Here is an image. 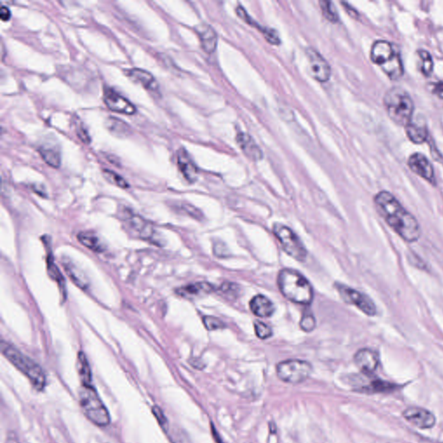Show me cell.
Here are the masks:
<instances>
[{
	"mask_svg": "<svg viewBox=\"0 0 443 443\" xmlns=\"http://www.w3.org/2000/svg\"><path fill=\"white\" fill-rule=\"evenodd\" d=\"M77 135H78V137H79L80 140L82 142H84L86 144H89V142H90L89 135H88L85 128H83V127H81V128L77 129Z\"/></svg>",
	"mask_w": 443,
	"mask_h": 443,
	"instance_id": "38",
	"label": "cell"
},
{
	"mask_svg": "<svg viewBox=\"0 0 443 443\" xmlns=\"http://www.w3.org/2000/svg\"><path fill=\"white\" fill-rule=\"evenodd\" d=\"M152 413L154 414L155 417H156V419L158 420V424H160V425H164V424H166L167 423V420H166V418L164 416V414L161 411V409L158 406H153L152 407Z\"/></svg>",
	"mask_w": 443,
	"mask_h": 443,
	"instance_id": "37",
	"label": "cell"
},
{
	"mask_svg": "<svg viewBox=\"0 0 443 443\" xmlns=\"http://www.w3.org/2000/svg\"><path fill=\"white\" fill-rule=\"evenodd\" d=\"M408 164L415 173L424 177V179L429 181L431 184H436L433 166L424 155L421 153L411 155L408 161Z\"/></svg>",
	"mask_w": 443,
	"mask_h": 443,
	"instance_id": "13",
	"label": "cell"
},
{
	"mask_svg": "<svg viewBox=\"0 0 443 443\" xmlns=\"http://www.w3.org/2000/svg\"><path fill=\"white\" fill-rule=\"evenodd\" d=\"M273 231L286 253L299 262H305L307 257V251L300 239L291 229L281 223H275Z\"/></svg>",
	"mask_w": 443,
	"mask_h": 443,
	"instance_id": "7",
	"label": "cell"
},
{
	"mask_svg": "<svg viewBox=\"0 0 443 443\" xmlns=\"http://www.w3.org/2000/svg\"><path fill=\"white\" fill-rule=\"evenodd\" d=\"M79 401L83 413L93 424L100 427H105L110 424L109 411L92 386L82 385L79 390Z\"/></svg>",
	"mask_w": 443,
	"mask_h": 443,
	"instance_id": "6",
	"label": "cell"
},
{
	"mask_svg": "<svg viewBox=\"0 0 443 443\" xmlns=\"http://www.w3.org/2000/svg\"><path fill=\"white\" fill-rule=\"evenodd\" d=\"M213 435L214 436H215V439H216V441H217V443H223V442L221 441L219 436H217V434H216V432H215V430H213Z\"/></svg>",
	"mask_w": 443,
	"mask_h": 443,
	"instance_id": "41",
	"label": "cell"
},
{
	"mask_svg": "<svg viewBox=\"0 0 443 443\" xmlns=\"http://www.w3.org/2000/svg\"><path fill=\"white\" fill-rule=\"evenodd\" d=\"M104 102L109 109L116 113L131 115L136 112V108L132 102L119 95L118 93L115 92L113 89L106 90Z\"/></svg>",
	"mask_w": 443,
	"mask_h": 443,
	"instance_id": "12",
	"label": "cell"
},
{
	"mask_svg": "<svg viewBox=\"0 0 443 443\" xmlns=\"http://www.w3.org/2000/svg\"><path fill=\"white\" fill-rule=\"evenodd\" d=\"M78 371H79L80 378L82 380V385L92 386V374L89 366L88 359L86 358V355L83 352H79L78 355Z\"/></svg>",
	"mask_w": 443,
	"mask_h": 443,
	"instance_id": "27",
	"label": "cell"
},
{
	"mask_svg": "<svg viewBox=\"0 0 443 443\" xmlns=\"http://www.w3.org/2000/svg\"><path fill=\"white\" fill-rule=\"evenodd\" d=\"M47 267H48V273L49 276L57 282L59 285L60 289L63 291V295H65V282L64 278L62 276V274L60 272L59 269L55 265V263L53 262L52 256L49 254L47 258Z\"/></svg>",
	"mask_w": 443,
	"mask_h": 443,
	"instance_id": "28",
	"label": "cell"
},
{
	"mask_svg": "<svg viewBox=\"0 0 443 443\" xmlns=\"http://www.w3.org/2000/svg\"><path fill=\"white\" fill-rule=\"evenodd\" d=\"M250 305L254 314L261 318L270 317L275 312V305L272 301L262 295L255 296L251 299Z\"/></svg>",
	"mask_w": 443,
	"mask_h": 443,
	"instance_id": "20",
	"label": "cell"
},
{
	"mask_svg": "<svg viewBox=\"0 0 443 443\" xmlns=\"http://www.w3.org/2000/svg\"><path fill=\"white\" fill-rule=\"evenodd\" d=\"M336 288L340 294L342 299L349 304L354 305L368 316H374L377 313V307L369 296L358 292L355 289L341 284H337Z\"/></svg>",
	"mask_w": 443,
	"mask_h": 443,
	"instance_id": "9",
	"label": "cell"
},
{
	"mask_svg": "<svg viewBox=\"0 0 443 443\" xmlns=\"http://www.w3.org/2000/svg\"><path fill=\"white\" fill-rule=\"evenodd\" d=\"M396 385L383 380H375L368 387L365 388L366 391L370 392H387L393 391Z\"/></svg>",
	"mask_w": 443,
	"mask_h": 443,
	"instance_id": "31",
	"label": "cell"
},
{
	"mask_svg": "<svg viewBox=\"0 0 443 443\" xmlns=\"http://www.w3.org/2000/svg\"><path fill=\"white\" fill-rule=\"evenodd\" d=\"M355 364L366 374L376 371L379 364V357L376 351L371 349H361L355 354Z\"/></svg>",
	"mask_w": 443,
	"mask_h": 443,
	"instance_id": "15",
	"label": "cell"
},
{
	"mask_svg": "<svg viewBox=\"0 0 443 443\" xmlns=\"http://www.w3.org/2000/svg\"><path fill=\"white\" fill-rule=\"evenodd\" d=\"M63 266H64L66 272L70 277V279L72 280L73 283L78 286L80 289H87V287L89 286V283L85 279L83 274L80 271L79 269H77L69 261H67L66 263H63Z\"/></svg>",
	"mask_w": 443,
	"mask_h": 443,
	"instance_id": "26",
	"label": "cell"
},
{
	"mask_svg": "<svg viewBox=\"0 0 443 443\" xmlns=\"http://www.w3.org/2000/svg\"><path fill=\"white\" fill-rule=\"evenodd\" d=\"M307 56L313 76L318 82H327L331 76V68L325 58L314 49H309Z\"/></svg>",
	"mask_w": 443,
	"mask_h": 443,
	"instance_id": "14",
	"label": "cell"
},
{
	"mask_svg": "<svg viewBox=\"0 0 443 443\" xmlns=\"http://www.w3.org/2000/svg\"><path fill=\"white\" fill-rule=\"evenodd\" d=\"M278 285L283 296L290 301L309 305L313 299V290L301 274L292 269H283L278 276Z\"/></svg>",
	"mask_w": 443,
	"mask_h": 443,
	"instance_id": "2",
	"label": "cell"
},
{
	"mask_svg": "<svg viewBox=\"0 0 443 443\" xmlns=\"http://www.w3.org/2000/svg\"><path fill=\"white\" fill-rule=\"evenodd\" d=\"M1 351L17 370L29 378L36 390L43 391L46 385V377L43 369L36 362L5 342L2 341Z\"/></svg>",
	"mask_w": 443,
	"mask_h": 443,
	"instance_id": "3",
	"label": "cell"
},
{
	"mask_svg": "<svg viewBox=\"0 0 443 443\" xmlns=\"http://www.w3.org/2000/svg\"><path fill=\"white\" fill-rule=\"evenodd\" d=\"M418 56L421 60V70L425 76H430L433 71V59L430 53L426 50H418Z\"/></svg>",
	"mask_w": 443,
	"mask_h": 443,
	"instance_id": "29",
	"label": "cell"
},
{
	"mask_svg": "<svg viewBox=\"0 0 443 443\" xmlns=\"http://www.w3.org/2000/svg\"><path fill=\"white\" fill-rule=\"evenodd\" d=\"M319 3H320L322 13L325 18L332 23H337L338 20V15L333 3L330 1H320Z\"/></svg>",
	"mask_w": 443,
	"mask_h": 443,
	"instance_id": "30",
	"label": "cell"
},
{
	"mask_svg": "<svg viewBox=\"0 0 443 443\" xmlns=\"http://www.w3.org/2000/svg\"><path fill=\"white\" fill-rule=\"evenodd\" d=\"M255 331L257 337L261 339L270 338L273 334L272 329L270 328L269 325L261 321L255 322Z\"/></svg>",
	"mask_w": 443,
	"mask_h": 443,
	"instance_id": "34",
	"label": "cell"
},
{
	"mask_svg": "<svg viewBox=\"0 0 443 443\" xmlns=\"http://www.w3.org/2000/svg\"><path fill=\"white\" fill-rule=\"evenodd\" d=\"M128 75L135 82H138L141 85L143 86L145 89H148V91H151V93H158L159 86L158 82L148 71L141 69H133L128 71Z\"/></svg>",
	"mask_w": 443,
	"mask_h": 443,
	"instance_id": "19",
	"label": "cell"
},
{
	"mask_svg": "<svg viewBox=\"0 0 443 443\" xmlns=\"http://www.w3.org/2000/svg\"><path fill=\"white\" fill-rule=\"evenodd\" d=\"M10 16H11V13H10V10L8 7L3 6L1 7V10H0V18L3 22H6V21H9V19L10 18Z\"/></svg>",
	"mask_w": 443,
	"mask_h": 443,
	"instance_id": "39",
	"label": "cell"
},
{
	"mask_svg": "<svg viewBox=\"0 0 443 443\" xmlns=\"http://www.w3.org/2000/svg\"><path fill=\"white\" fill-rule=\"evenodd\" d=\"M40 154L47 164L54 168H58L61 164L60 150L56 146L50 144L43 145L40 147Z\"/></svg>",
	"mask_w": 443,
	"mask_h": 443,
	"instance_id": "23",
	"label": "cell"
},
{
	"mask_svg": "<svg viewBox=\"0 0 443 443\" xmlns=\"http://www.w3.org/2000/svg\"><path fill=\"white\" fill-rule=\"evenodd\" d=\"M384 103L388 115L397 125L406 126L411 122L415 107L411 95L404 89L398 87L389 89Z\"/></svg>",
	"mask_w": 443,
	"mask_h": 443,
	"instance_id": "4",
	"label": "cell"
},
{
	"mask_svg": "<svg viewBox=\"0 0 443 443\" xmlns=\"http://www.w3.org/2000/svg\"><path fill=\"white\" fill-rule=\"evenodd\" d=\"M237 142L244 153L252 160H259L263 158L262 150L256 144V142H254L253 139L249 135L240 133L237 136Z\"/></svg>",
	"mask_w": 443,
	"mask_h": 443,
	"instance_id": "21",
	"label": "cell"
},
{
	"mask_svg": "<svg viewBox=\"0 0 443 443\" xmlns=\"http://www.w3.org/2000/svg\"><path fill=\"white\" fill-rule=\"evenodd\" d=\"M371 59L381 67L391 79H399L404 75V66L400 56L387 41H377L372 45Z\"/></svg>",
	"mask_w": 443,
	"mask_h": 443,
	"instance_id": "5",
	"label": "cell"
},
{
	"mask_svg": "<svg viewBox=\"0 0 443 443\" xmlns=\"http://www.w3.org/2000/svg\"><path fill=\"white\" fill-rule=\"evenodd\" d=\"M77 238L82 245L94 252L102 253L105 250V247L102 244V241L92 232H81L78 234Z\"/></svg>",
	"mask_w": 443,
	"mask_h": 443,
	"instance_id": "24",
	"label": "cell"
},
{
	"mask_svg": "<svg viewBox=\"0 0 443 443\" xmlns=\"http://www.w3.org/2000/svg\"><path fill=\"white\" fill-rule=\"evenodd\" d=\"M177 164L182 174L186 178V180L193 183L197 177V165L194 163L192 158L184 148H181L177 151Z\"/></svg>",
	"mask_w": 443,
	"mask_h": 443,
	"instance_id": "18",
	"label": "cell"
},
{
	"mask_svg": "<svg viewBox=\"0 0 443 443\" xmlns=\"http://www.w3.org/2000/svg\"><path fill=\"white\" fill-rule=\"evenodd\" d=\"M215 291V288L210 283L200 282V283H191L189 285L181 287L176 290L177 295L187 298L195 299L200 298L203 296L210 295V293Z\"/></svg>",
	"mask_w": 443,
	"mask_h": 443,
	"instance_id": "16",
	"label": "cell"
},
{
	"mask_svg": "<svg viewBox=\"0 0 443 443\" xmlns=\"http://www.w3.org/2000/svg\"><path fill=\"white\" fill-rule=\"evenodd\" d=\"M263 32L269 43H272V44H279V36H278V34L275 30H270V29H264L263 30Z\"/></svg>",
	"mask_w": 443,
	"mask_h": 443,
	"instance_id": "36",
	"label": "cell"
},
{
	"mask_svg": "<svg viewBox=\"0 0 443 443\" xmlns=\"http://www.w3.org/2000/svg\"><path fill=\"white\" fill-rule=\"evenodd\" d=\"M103 174H104V177L110 183L117 185L118 187L122 188V189H128L129 187V184H128V182L122 176L117 174L115 171H110V170H104Z\"/></svg>",
	"mask_w": 443,
	"mask_h": 443,
	"instance_id": "32",
	"label": "cell"
},
{
	"mask_svg": "<svg viewBox=\"0 0 443 443\" xmlns=\"http://www.w3.org/2000/svg\"><path fill=\"white\" fill-rule=\"evenodd\" d=\"M204 320V325H205L207 330L209 331H215V330H219V329H223L225 327V324L223 323L219 318L212 316H205L203 318Z\"/></svg>",
	"mask_w": 443,
	"mask_h": 443,
	"instance_id": "33",
	"label": "cell"
},
{
	"mask_svg": "<svg viewBox=\"0 0 443 443\" xmlns=\"http://www.w3.org/2000/svg\"><path fill=\"white\" fill-rule=\"evenodd\" d=\"M406 134L411 142L416 144H422L426 142L428 139V131L426 127L420 125L417 122L411 121L405 126Z\"/></svg>",
	"mask_w": 443,
	"mask_h": 443,
	"instance_id": "22",
	"label": "cell"
},
{
	"mask_svg": "<svg viewBox=\"0 0 443 443\" xmlns=\"http://www.w3.org/2000/svg\"><path fill=\"white\" fill-rule=\"evenodd\" d=\"M374 202L381 217L403 239L414 243L420 238V226L416 217L392 194L381 191L375 197Z\"/></svg>",
	"mask_w": 443,
	"mask_h": 443,
	"instance_id": "1",
	"label": "cell"
},
{
	"mask_svg": "<svg viewBox=\"0 0 443 443\" xmlns=\"http://www.w3.org/2000/svg\"><path fill=\"white\" fill-rule=\"evenodd\" d=\"M403 416L408 422L422 430L431 429L436 425V417L433 414L422 408H408Z\"/></svg>",
	"mask_w": 443,
	"mask_h": 443,
	"instance_id": "11",
	"label": "cell"
},
{
	"mask_svg": "<svg viewBox=\"0 0 443 443\" xmlns=\"http://www.w3.org/2000/svg\"><path fill=\"white\" fill-rule=\"evenodd\" d=\"M435 93L437 94V96H439L440 98L443 99V82H438L435 86Z\"/></svg>",
	"mask_w": 443,
	"mask_h": 443,
	"instance_id": "40",
	"label": "cell"
},
{
	"mask_svg": "<svg viewBox=\"0 0 443 443\" xmlns=\"http://www.w3.org/2000/svg\"><path fill=\"white\" fill-rule=\"evenodd\" d=\"M196 30L204 51L208 54L213 53L217 46V35L213 28L206 23H201L196 27Z\"/></svg>",
	"mask_w": 443,
	"mask_h": 443,
	"instance_id": "17",
	"label": "cell"
},
{
	"mask_svg": "<svg viewBox=\"0 0 443 443\" xmlns=\"http://www.w3.org/2000/svg\"><path fill=\"white\" fill-rule=\"evenodd\" d=\"M106 126L110 133L118 137H126L131 133V129L127 123L115 117H109Z\"/></svg>",
	"mask_w": 443,
	"mask_h": 443,
	"instance_id": "25",
	"label": "cell"
},
{
	"mask_svg": "<svg viewBox=\"0 0 443 443\" xmlns=\"http://www.w3.org/2000/svg\"><path fill=\"white\" fill-rule=\"evenodd\" d=\"M311 372L312 365L308 362L299 359L281 362L276 367L278 378L288 384H300L308 378Z\"/></svg>",
	"mask_w": 443,
	"mask_h": 443,
	"instance_id": "8",
	"label": "cell"
},
{
	"mask_svg": "<svg viewBox=\"0 0 443 443\" xmlns=\"http://www.w3.org/2000/svg\"><path fill=\"white\" fill-rule=\"evenodd\" d=\"M299 325H300V328L303 331H305V332H312V330L315 328V318L310 313L304 314L303 317H302L301 321H300Z\"/></svg>",
	"mask_w": 443,
	"mask_h": 443,
	"instance_id": "35",
	"label": "cell"
},
{
	"mask_svg": "<svg viewBox=\"0 0 443 443\" xmlns=\"http://www.w3.org/2000/svg\"><path fill=\"white\" fill-rule=\"evenodd\" d=\"M125 221L129 228L133 232L137 234L140 238L144 240L151 241V243L157 244L156 240V231L152 224L148 223L144 218L140 217L138 215H135L133 212H128V215L125 216ZM158 245V244H157Z\"/></svg>",
	"mask_w": 443,
	"mask_h": 443,
	"instance_id": "10",
	"label": "cell"
}]
</instances>
